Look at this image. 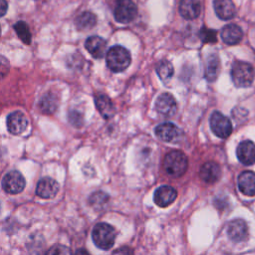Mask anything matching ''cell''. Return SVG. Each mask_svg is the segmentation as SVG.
Here are the masks:
<instances>
[{
  "instance_id": "1",
  "label": "cell",
  "mask_w": 255,
  "mask_h": 255,
  "mask_svg": "<svg viewBox=\"0 0 255 255\" xmlns=\"http://www.w3.org/2000/svg\"><path fill=\"white\" fill-rule=\"evenodd\" d=\"M130 61L131 58L129 52L126 48L119 45L110 48L106 55L107 66L115 73L125 71L129 66Z\"/></svg>"
},
{
  "instance_id": "2",
  "label": "cell",
  "mask_w": 255,
  "mask_h": 255,
  "mask_svg": "<svg viewBox=\"0 0 255 255\" xmlns=\"http://www.w3.org/2000/svg\"><path fill=\"white\" fill-rule=\"evenodd\" d=\"M255 77V71L251 64L243 61H237L231 68V79L237 88H248L252 85Z\"/></svg>"
},
{
  "instance_id": "3",
  "label": "cell",
  "mask_w": 255,
  "mask_h": 255,
  "mask_svg": "<svg viewBox=\"0 0 255 255\" xmlns=\"http://www.w3.org/2000/svg\"><path fill=\"white\" fill-rule=\"evenodd\" d=\"M92 238L97 247L104 250H109L115 244L116 230L112 225L100 222L93 228Z\"/></svg>"
},
{
  "instance_id": "4",
  "label": "cell",
  "mask_w": 255,
  "mask_h": 255,
  "mask_svg": "<svg viewBox=\"0 0 255 255\" xmlns=\"http://www.w3.org/2000/svg\"><path fill=\"white\" fill-rule=\"evenodd\" d=\"M187 157L180 150H171L164 157V169L171 176L179 177L183 175L187 169Z\"/></svg>"
},
{
  "instance_id": "5",
  "label": "cell",
  "mask_w": 255,
  "mask_h": 255,
  "mask_svg": "<svg viewBox=\"0 0 255 255\" xmlns=\"http://www.w3.org/2000/svg\"><path fill=\"white\" fill-rule=\"evenodd\" d=\"M137 13L136 5L132 0H117L114 9L115 19L123 24L131 22Z\"/></svg>"
},
{
  "instance_id": "6",
  "label": "cell",
  "mask_w": 255,
  "mask_h": 255,
  "mask_svg": "<svg viewBox=\"0 0 255 255\" xmlns=\"http://www.w3.org/2000/svg\"><path fill=\"white\" fill-rule=\"evenodd\" d=\"M209 123L211 130L218 137L226 138L232 132V124L230 120L220 112H213Z\"/></svg>"
},
{
  "instance_id": "7",
  "label": "cell",
  "mask_w": 255,
  "mask_h": 255,
  "mask_svg": "<svg viewBox=\"0 0 255 255\" xmlns=\"http://www.w3.org/2000/svg\"><path fill=\"white\" fill-rule=\"evenodd\" d=\"M2 187L7 193H20L25 187V179L19 171L11 170L4 175L2 179Z\"/></svg>"
},
{
  "instance_id": "8",
  "label": "cell",
  "mask_w": 255,
  "mask_h": 255,
  "mask_svg": "<svg viewBox=\"0 0 255 255\" xmlns=\"http://www.w3.org/2000/svg\"><path fill=\"white\" fill-rule=\"evenodd\" d=\"M227 235L233 242H242L248 238V225L243 219H233L228 223Z\"/></svg>"
},
{
  "instance_id": "9",
  "label": "cell",
  "mask_w": 255,
  "mask_h": 255,
  "mask_svg": "<svg viewBox=\"0 0 255 255\" xmlns=\"http://www.w3.org/2000/svg\"><path fill=\"white\" fill-rule=\"evenodd\" d=\"M177 192L170 185L159 186L153 194V200L159 207H166L170 205L176 198Z\"/></svg>"
},
{
  "instance_id": "10",
  "label": "cell",
  "mask_w": 255,
  "mask_h": 255,
  "mask_svg": "<svg viewBox=\"0 0 255 255\" xmlns=\"http://www.w3.org/2000/svg\"><path fill=\"white\" fill-rule=\"evenodd\" d=\"M238 160L244 165H251L255 162V143L251 140L241 141L236 149Z\"/></svg>"
},
{
  "instance_id": "11",
  "label": "cell",
  "mask_w": 255,
  "mask_h": 255,
  "mask_svg": "<svg viewBox=\"0 0 255 255\" xmlns=\"http://www.w3.org/2000/svg\"><path fill=\"white\" fill-rule=\"evenodd\" d=\"M156 111L164 117H172L176 112V102L174 98L167 93L161 94L155 101Z\"/></svg>"
},
{
  "instance_id": "12",
  "label": "cell",
  "mask_w": 255,
  "mask_h": 255,
  "mask_svg": "<svg viewBox=\"0 0 255 255\" xmlns=\"http://www.w3.org/2000/svg\"><path fill=\"white\" fill-rule=\"evenodd\" d=\"M28 126L27 118L21 112H12L7 117V128L12 134L22 133Z\"/></svg>"
},
{
  "instance_id": "13",
  "label": "cell",
  "mask_w": 255,
  "mask_h": 255,
  "mask_svg": "<svg viewBox=\"0 0 255 255\" xmlns=\"http://www.w3.org/2000/svg\"><path fill=\"white\" fill-rule=\"evenodd\" d=\"M59 191L58 182L51 177H43L39 180L36 188V193L41 198L50 199L56 196Z\"/></svg>"
},
{
  "instance_id": "14",
  "label": "cell",
  "mask_w": 255,
  "mask_h": 255,
  "mask_svg": "<svg viewBox=\"0 0 255 255\" xmlns=\"http://www.w3.org/2000/svg\"><path fill=\"white\" fill-rule=\"evenodd\" d=\"M199 175L204 182L214 183L220 178L221 168L218 163L214 161H207L201 166Z\"/></svg>"
},
{
  "instance_id": "15",
  "label": "cell",
  "mask_w": 255,
  "mask_h": 255,
  "mask_svg": "<svg viewBox=\"0 0 255 255\" xmlns=\"http://www.w3.org/2000/svg\"><path fill=\"white\" fill-rule=\"evenodd\" d=\"M243 38L242 29L236 24H228L221 30V39L227 45H236Z\"/></svg>"
},
{
  "instance_id": "16",
  "label": "cell",
  "mask_w": 255,
  "mask_h": 255,
  "mask_svg": "<svg viewBox=\"0 0 255 255\" xmlns=\"http://www.w3.org/2000/svg\"><path fill=\"white\" fill-rule=\"evenodd\" d=\"M85 47L94 58L100 59L103 58L106 53L107 42L99 36H91L86 40Z\"/></svg>"
},
{
  "instance_id": "17",
  "label": "cell",
  "mask_w": 255,
  "mask_h": 255,
  "mask_svg": "<svg viewBox=\"0 0 255 255\" xmlns=\"http://www.w3.org/2000/svg\"><path fill=\"white\" fill-rule=\"evenodd\" d=\"M216 15L222 20H230L236 14V8L232 0H213Z\"/></svg>"
},
{
  "instance_id": "18",
  "label": "cell",
  "mask_w": 255,
  "mask_h": 255,
  "mask_svg": "<svg viewBox=\"0 0 255 255\" xmlns=\"http://www.w3.org/2000/svg\"><path fill=\"white\" fill-rule=\"evenodd\" d=\"M154 132L159 139L167 142L174 141L179 135L178 128L174 124L168 123V122L158 125L155 128Z\"/></svg>"
},
{
  "instance_id": "19",
  "label": "cell",
  "mask_w": 255,
  "mask_h": 255,
  "mask_svg": "<svg viewBox=\"0 0 255 255\" xmlns=\"http://www.w3.org/2000/svg\"><path fill=\"white\" fill-rule=\"evenodd\" d=\"M238 187L247 196L255 195V172L246 170L238 176Z\"/></svg>"
},
{
  "instance_id": "20",
  "label": "cell",
  "mask_w": 255,
  "mask_h": 255,
  "mask_svg": "<svg viewBox=\"0 0 255 255\" xmlns=\"http://www.w3.org/2000/svg\"><path fill=\"white\" fill-rule=\"evenodd\" d=\"M179 13L186 20H193L200 14L201 6L198 0H180Z\"/></svg>"
},
{
  "instance_id": "21",
  "label": "cell",
  "mask_w": 255,
  "mask_h": 255,
  "mask_svg": "<svg viewBox=\"0 0 255 255\" xmlns=\"http://www.w3.org/2000/svg\"><path fill=\"white\" fill-rule=\"evenodd\" d=\"M95 104L98 111L105 119H110L115 115V106L108 96L98 95L95 98Z\"/></svg>"
},
{
  "instance_id": "22",
  "label": "cell",
  "mask_w": 255,
  "mask_h": 255,
  "mask_svg": "<svg viewBox=\"0 0 255 255\" xmlns=\"http://www.w3.org/2000/svg\"><path fill=\"white\" fill-rule=\"evenodd\" d=\"M220 71V61L216 55H211L207 59L205 67V78L209 82H213L217 79Z\"/></svg>"
},
{
  "instance_id": "23",
  "label": "cell",
  "mask_w": 255,
  "mask_h": 255,
  "mask_svg": "<svg viewBox=\"0 0 255 255\" xmlns=\"http://www.w3.org/2000/svg\"><path fill=\"white\" fill-rule=\"evenodd\" d=\"M58 98L52 93L45 94L39 102V107L45 114H53L58 109Z\"/></svg>"
},
{
  "instance_id": "24",
  "label": "cell",
  "mask_w": 255,
  "mask_h": 255,
  "mask_svg": "<svg viewBox=\"0 0 255 255\" xmlns=\"http://www.w3.org/2000/svg\"><path fill=\"white\" fill-rule=\"evenodd\" d=\"M75 23L79 30H89L96 25L97 17L92 12L85 11L76 18Z\"/></svg>"
},
{
  "instance_id": "25",
  "label": "cell",
  "mask_w": 255,
  "mask_h": 255,
  "mask_svg": "<svg viewBox=\"0 0 255 255\" xmlns=\"http://www.w3.org/2000/svg\"><path fill=\"white\" fill-rule=\"evenodd\" d=\"M156 72L162 82H167L173 75V67L167 60H161L156 65Z\"/></svg>"
},
{
  "instance_id": "26",
  "label": "cell",
  "mask_w": 255,
  "mask_h": 255,
  "mask_svg": "<svg viewBox=\"0 0 255 255\" xmlns=\"http://www.w3.org/2000/svg\"><path fill=\"white\" fill-rule=\"evenodd\" d=\"M14 30L16 31L18 37L21 39L22 42L25 44H30L31 43V32L29 30L28 25L23 22L19 21L14 25Z\"/></svg>"
},
{
  "instance_id": "27",
  "label": "cell",
  "mask_w": 255,
  "mask_h": 255,
  "mask_svg": "<svg viewBox=\"0 0 255 255\" xmlns=\"http://www.w3.org/2000/svg\"><path fill=\"white\" fill-rule=\"evenodd\" d=\"M199 37L204 43H215L217 41L216 31L207 29L206 27H202L199 32Z\"/></svg>"
},
{
  "instance_id": "28",
  "label": "cell",
  "mask_w": 255,
  "mask_h": 255,
  "mask_svg": "<svg viewBox=\"0 0 255 255\" xmlns=\"http://www.w3.org/2000/svg\"><path fill=\"white\" fill-rule=\"evenodd\" d=\"M69 120L72 125L77 126V127H80L83 123L82 115L78 111H71L69 114Z\"/></svg>"
},
{
  "instance_id": "29",
  "label": "cell",
  "mask_w": 255,
  "mask_h": 255,
  "mask_svg": "<svg viewBox=\"0 0 255 255\" xmlns=\"http://www.w3.org/2000/svg\"><path fill=\"white\" fill-rule=\"evenodd\" d=\"M108 195L104 192H95L92 194V196L90 197V201L93 204H98V202H105L108 200Z\"/></svg>"
},
{
  "instance_id": "30",
  "label": "cell",
  "mask_w": 255,
  "mask_h": 255,
  "mask_svg": "<svg viewBox=\"0 0 255 255\" xmlns=\"http://www.w3.org/2000/svg\"><path fill=\"white\" fill-rule=\"evenodd\" d=\"M70 252L71 251L67 247L57 245V246H53L47 253H49V254H64V253H70Z\"/></svg>"
},
{
  "instance_id": "31",
  "label": "cell",
  "mask_w": 255,
  "mask_h": 255,
  "mask_svg": "<svg viewBox=\"0 0 255 255\" xmlns=\"http://www.w3.org/2000/svg\"><path fill=\"white\" fill-rule=\"evenodd\" d=\"M7 7H8V4H7L6 0H1V15H2V16L5 15L6 10H7Z\"/></svg>"
}]
</instances>
